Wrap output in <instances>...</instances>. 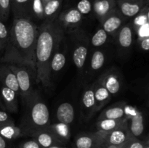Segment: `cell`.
I'll list each match as a JSON object with an SVG mask.
<instances>
[{"label":"cell","instance_id":"6da1fadb","mask_svg":"<svg viewBox=\"0 0 149 148\" xmlns=\"http://www.w3.org/2000/svg\"><path fill=\"white\" fill-rule=\"evenodd\" d=\"M39 26L28 15L14 17L1 63L19 64L36 73L35 48Z\"/></svg>","mask_w":149,"mask_h":148},{"label":"cell","instance_id":"7a4b0ae2","mask_svg":"<svg viewBox=\"0 0 149 148\" xmlns=\"http://www.w3.org/2000/svg\"><path fill=\"white\" fill-rule=\"evenodd\" d=\"M63 33V30L59 26L56 18L43 21L39 26L35 48L36 82L42 84L45 88H49L52 85L49 63L58 40Z\"/></svg>","mask_w":149,"mask_h":148},{"label":"cell","instance_id":"3957f363","mask_svg":"<svg viewBox=\"0 0 149 148\" xmlns=\"http://www.w3.org/2000/svg\"><path fill=\"white\" fill-rule=\"evenodd\" d=\"M24 104L26 111L20 126L25 131L26 136L33 131L46 129L50 124L48 107L37 90H33Z\"/></svg>","mask_w":149,"mask_h":148},{"label":"cell","instance_id":"277c9868","mask_svg":"<svg viewBox=\"0 0 149 148\" xmlns=\"http://www.w3.org/2000/svg\"><path fill=\"white\" fill-rule=\"evenodd\" d=\"M71 45V55L74 65L80 75L83 74L90 49L89 33L81 27L67 33Z\"/></svg>","mask_w":149,"mask_h":148},{"label":"cell","instance_id":"5b68a950","mask_svg":"<svg viewBox=\"0 0 149 148\" xmlns=\"http://www.w3.org/2000/svg\"><path fill=\"white\" fill-rule=\"evenodd\" d=\"M9 64V66L15 74L20 91V97L23 104L30 98L33 91V81H36V73L31 68L19 64Z\"/></svg>","mask_w":149,"mask_h":148},{"label":"cell","instance_id":"8992f818","mask_svg":"<svg viewBox=\"0 0 149 148\" xmlns=\"http://www.w3.org/2000/svg\"><path fill=\"white\" fill-rule=\"evenodd\" d=\"M68 51V38H67V35L64 32L58 40L57 46L51 58L50 63H49L51 80H52V76H55L57 74L59 73L65 67V63H66Z\"/></svg>","mask_w":149,"mask_h":148},{"label":"cell","instance_id":"52a82bcc","mask_svg":"<svg viewBox=\"0 0 149 148\" xmlns=\"http://www.w3.org/2000/svg\"><path fill=\"white\" fill-rule=\"evenodd\" d=\"M97 81L109 91L111 96L119 94L123 86L122 74L114 67L106 70L99 76Z\"/></svg>","mask_w":149,"mask_h":148},{"label":"cell","instance_id":"ba28073f","mask_svg":"<svg viewBox=\"0 0 149 148\" xmlns=\"http://www.w3.org/2000/svg\"><path fill=\"white\" fill-rule=\"evenodd\" d=\"M56 20L65 34L81 27L83 16L75 8L71 7L58 14Z\"/></svg>","mask_w":149,"mask_h":148},{"label":"cell","instance_id":"9c48e42d","mask_svg":"<svg viewBox=\"0 0 149 148\" xmlns=\"http://www.w3.org/2000/svg\"><path fill=\"white\" fill-rule=\"evenodd\" d=\"M134 30L131 23L125 24L114 36L119 55H125L130 52L134 42Z\"/></svg>","mask_w":149,"mask_h":148},{"label":"cell","instance_id":"30bf717a","mask_svg":"<svg viewBox=\"0 0 149 148\" xmlns=\"http://www.w3.org/2000/svg\"><path fill=\"white\" fill-rule=\"evenodd\" d=\"M106 62V54L105 50L100 49H95L89 53L86 61L84 72V75L90 78L94 76L99 71L102 69Z\"/></svg>","mask_w":149,"mask_h":148},{"label":"cell","instance_id":"8fae6325","mask_svg":"<svg viewBox=\"0 0 149 148\" xmlns=\"http://www.w3.org/2000/svg\"><path fill=\"white\" fill-rule=\"evenodd\" d=\"M103 143V132H81L75 136L73 147L102 148Z\"/></svg>","mask_w":149,"mask_h":148},{"label":"cell","instance_id":"7c38bea8","mask_svg":"<svg viewBox=\"0 0 149 148\" xmlns=\"http://www.w3.org/2000/svg\"><path fill=\"white\" fill-rule=\"evenodd\" d=\"M96 113L93 86L92 84L84 85L81 98V113L83 120L88 122Z\"/></svg>","mask_w":149,"mask_h":148},{"label":"cell","instance_id":"4fadbf2b","mask_svg":"<svg viewBox=\"0 0 149 148\" xmlns=\"http://www.w3.org/2000/svg\"><path fill=\"white\" fill-rule=\"evenodd\" d=\"M147 4L146 0H116L118 10L126 19L136 16Z\"/></svg>","mask_w":149,"mask_h":148},{"label":"cell","instance_id":"5bb4252c","mask_svg":"<svg viewBox=\"0 0 149 148\" xmlns=\"http://www.w3.org/2000/svg\"><path fill=\"white\" fill-rule=\"evenodd\" d=\"M125 21L126 18L121 15L116 7L107 17H105L100 24L101 27L104 29L109 36L114 37L119 29L125 24Z\"/></svg>","mask_w":149,"mask_h":148},{"label":"cell","instance_id":"9a60e30c","mask_svg":"<svg viewBox=\"0 0 149 148\" xmlns=\"http://www.w3.org/2000/svg\"><path fill=\"white\" fill-rule=\"evenodd\" d=\"M130 136L131 133L130 132L127 120L117 129L109 133H103V140L105 143L120 147Z\"/></svg>","mask_w":149,"mask_h":148},{"label":"cell","instance_id":"2e32d148","mask_svg":"<svg viewBox=\"0 0 149 148\" xmlns=\"http://www.w3.org/2000/svg\"><path fill=\"white\" fill-rule=\"evenodd\" d=\"M19 96L13 90L5 86H0V106L10 113L18 110Z\"/></svg>","mask_w":149,"mask_h":148},{"label":"cell","instance_id":"e0dca14e","mask_svg":"<svg viewBox=\"0 0 149 148\" xmlns=\"http://www.w3.org/2000/svg\"><path fill=\"white\" fill-rule=\"evenodd\" d=\"M127 124L131 135L138 139L142 136L145 130L143 113L136 109H132V115L127 113Z\"/></svg>","mask_w":149,"mask_h":148},{"label":"cell","instance_id":"ac0fdd59","mask_svg":"<svg viewBox=\"0 0 149 148\" xmlns=\"http://www.w3.org/2000/svg\"><path fill=\"white\" fill-rule=\"evenodd\" d=\"M0 84L13 90L19 97H20V91L17 78L15 74L10 68L8 63H2L0 65Z\"/></svg>","mask_w":149,"mask_h":148},{"label":"cell","instance_id":"d6986e66","mask_svg":"<svg viewBox=\"0 0 149 148\" xmlns=\"http://www.w3.org/2000/svg\"><path fill=\"white\" fill-rule=\"evenodd\" d=\"M116 8V0H94L93 3V13L100 23Z\"/></svg>","mask_w":149,"mask_h":148},{"label":"cell","instance_id":"ffe728a7","mask_svg":"<svg viewBox=\"0 0 149 148\" xmlns=\"http://www.w3.org/2000/svg\"><path fill=\"white\" fill-rule=\"evenodd\" d=\"M28 136L35 139L44 148H49L54 146H64L47 129L33 131L30 132Z\"/></svg>","mask_w":149,"mask_h":148},{"label":"cell","instance_id":"44dd1931","mask_svg":"<svg viewBox=\"0 0 149 148\" xmlns=\"http://www.w3.org/2000/svg\"><path fill=\"white\" fill-rule=\"evenodd\" d=\"M46 129L64 146H66L71 140V133L70 125L57 122L50 123Z\"/></svg>","mask_w":149,"mask_h":148},{"label":"cell","instance_id":"7402d4cb","mask_svg":"<svg viewBox=\"0 0 149 148\" xmlns=\"http://www.w3.org/2000/svg\"><path fill=\"white\" fill-rule=\"evenodd\" d=\"M127 106L125 102H116L103 110V112L99 115L97 120H100V119L118 120V119L125 118L127 117Z\"/></svg>","mask_w":149,"mask_h":148},{"label":"cell","instance_id":"603a6c76","mask_svg":"<svg viewBox=\"0 0 149 148\" xmlns=\"http://www.w3.org/2000/svg\"><path fill=\"white\" fill-rule=\"evenodd\" d=\"M93 94H94L96 112L103 109L106 104L110 102L112 96L107 89L96 80L93 83Z\"/></svg>","mask_w":149,"mask_h":148},{"label":"cell","instance_id":"cb8c5ba5","mask_svg":"<svg viewBox=\"0 0 149 148\" xmlns=\"http://www.w3.org/2000/svg\"><path fill=\"white\" fill-rule=\"evenodd\" d=\"M58 122L70 125L75 118V110L72 104L68 102L61 103L57 108L55 113Z\"/></svg>","mask_w":149,"mask_h":148},{"label":"cell","instance_id":"d4e9b609","mask_svg":"<svg viewBox=\"0 0 149 148\" xmlns=\"http://www.w3.org/2000/svg\"><path fill=\"white\" fill-rule=\"evenodd\" d=\"M0 136L12 142L26 136V133L21 126H17L14 122H10L0 125Z\"/></svg>","mask_w":149,"mask_h":148},{"label":"cell","instance_id":"484cf974","mask_svg":"<svg viewBox=\"0 0 149 148\" xmlns=\"http://www.w3.org/2000/svg\"><path fill=\"white\" fill-rule=\"evenodd\" d=\"M63 1V0H49L45 3L43 21L55 20L58 17Z\"/></svg>","mask_w":149,"mask_h":148},{"label":"cell","instance_id":"4316f807","mask_svg":"<svg viewBox=\"0 0 149 148\" xmlns=\"http://www.w3.org/2000/svg\"><path fill=\"white\" fill-rule=\"evenodd\" d=\"M127 120V117L125 118L118 119V120L100 119V120H97V123H95V128L97 129V131L109 133V132L119 128Z\"/></svg>","mask_w":149,"mask_h":148},{"label":"cell","instance_id":"83f0119b","mask_svg":"<svg viewBox=\"0 0 149 148\" xmlns=\"http://www.w3.org/2000/svg\"><path fill=\"white\" fill-rule=\"evenodd\" d=\"M109 36L108 33L104 30V29L102 27L97 29L94 34L90 38V48L93 49H99L102 46H104L108 42L109 39Z\"/></svg>","mask_w":149,"mask_h":148},{"label":"cell","instance_id":"f1b7e54d","mask_svg":"<svg viewBox=\"0 0 149 148\" xmlns=\"http://www.w3.org/2000/svg\"><path fill=\"white\" fill-rule=\"evenodd\" d=\"M44 2L42 0H31L29 9L28 16L33 21L42 20L44 17Z\"/></svg>","mask_w":149,"mask_h":148},{"label":"cell","instance_id":"f546056e","mask_svg":"<svg viewBox=\"0 0 149 148\" xmlns=\"http://www.w3.org/2000/svg\"><path fill=\"white\" fill-rule=\"evenodd\" d=\"M31 0H11V10L13 16L28 15Z\"/></svg>","mask_w":149,"mask_h":148},{"label":"cell","instance_id":"4dcf8cb0","mask_svg":"<svg viewBox=\"0 0 149 148\" xmlns=\"http://www.w3.org/2000/svg\"><path fill=\"white\" fill-rule=\"evenodd\" d=\"M148 4L144 7V8L134 17L132 23H131L133 28V30H135L143 25L149 22V12H148Z\"/></svg>","mask_w":149,"mask_h":148},{"label":"cell","instance_id":"1f68e13d","mask_svg":"<svg viewBox=\"0 0 149 148\" xmlns=\"http://www.w3.org/2000/svg\"><path fill=\"white\" fill-rule=\"evenodd\" d=\"M93 3L92 0H79L75 8L81 13L83 17L89 16L93 13Z\"/></svg>","mask_w":149,"mask_h":148},{"label":"cell","instance_id":"d6a6232c","mask_svg":"<svg viewBox=\"0 0 149 148\" xmlns=\"http://www.w3.org/2000/svg\"><path fill=\"white\" fill-rule=\"evenodd\" d=\"M146 140H142L141 139H138L136 137H134L131 135L126 142L122 144L119 148H144L146 144Z\"/></svg>","mask_w":149,"mask_h":148},{"label":"cell","instance_id":"836d02e7","mask_svg":"<svg viewBox=\"0 0 149 148\" xmlns=\"http://www.w3.org/2000/svg\"><path fill=\"white\" fill-rule=\"evenodd\" d=\"M11 12V0H0V20L7 21Z\"/></svg>","mask_w":149,"mask_h":148},{"label":"cell","instance_id":"e575fe53","mask_svg":"<svg viewBox=\"0 0 149 148\" xmlns=\"http://www.w3.org/2000/svg\"><path fill=\"white\" fill-rule=\"evenodd\" d=\"M9 39V30L4 22L0 20V52L4 50Z\"/></svg>","mask_w":149,"mask_h":148},{"label":"cell","instance_id":"d590c367","mask_svg":"<svg viewBox=\"0 0 149 148\" xmlns=\"http://www.w3.org/2000/svg\"><path fill=\"white\" fill-rule=\"evenodd\" d=\"M134 33L138 35V40L144 39V38L149 37V26L148 23L143 25L141 27L138 28L135 30H134Z\"/></svg>","mask_w":149,"mask_h":148},{"label":"cell","instance_id":"8d00e7d4","mask_svg":"<svg viewBox=\"0 0 149 148\" xmlns=\"http://www.w3.org/2000/svg\"><path fill=\"white\" fill-rule=\"evenodd\" d=\"M18 148H44L35 139L26 140L19 144Z\"/></svg>","mask_w":149,"mask_h":148},{"label":"cell","instance_id":"74e56055","mask_svg":"<svg viewBox=\"0 0 149 148\" xmlns=\"http://www.w3.org/2000/svg\"><path fill=\"white\" fill-rule=\"evenodd\" d=\"M14 122L10 115L5 111H0V125Z\"/></svg>","mask_w":149,"mask_h":148},{"label":"cell","instance_id":"f35d334b","mask_svg":"<svg viewBox=\"0 0 149 148\" xmlns=\"http://www.w3.org/2000/svg\"><path fill=\"white\" fill-rule=\"evenodd\" d=\"M138 41L139 46L143 51L148 52L149 50V37L144 38V39H140Z\"/></svg>","mask_w":149,"mask_h":148},{"label":"cell","instance_id":"ab89813d","mask_svg":"<svg viewBox=\"0 0 149 148\" xmlns=\"http://www.w3.org/2000/svg\"><path fill=\"white\" fill-rule=\"evenodd\" d=\"M0 148H11L10 141H7L1 136H0Z\"/></svg>","mask_w":149,"mask_h":148},{"label":"cell","instance_id":"60d3db41","mask_svg":"<svg viewBox=\"0 0 149 148\" xmlns=\"http://www.w3.org/2000/svg\"><path fill=\"white\" fill-rule=\"evenodd\" d=\"M102 148H119V147L115 146V145H109V144L107 143H103V147Z\"/></svg>","mask_w":149,"mask_h":148},{"label":"cell","instance_id":"b9f144b4","mask_svg":"<svg viewBox=\"0 0 149 148\" xmlns=\"http://www.w3.org/2000/svg\"><path fill=\"white\" fill-rule=\"evenodd\" d=\"M49 148H69L67 146H54V147H51Z\"/></svg>","mask_w":149,"mask_h":148},{"label":"cell","instance_id":"7bdbcfd3","mask_svg":"<svg viewBox=\"0 0 149 148\" xmlns=\"http://www.w3.org/2000/svg\"><path fill=\"white\" fill-rule=\"evenodd\" d=\"M42 1H43V2H44V4H45V2H47V1H49V0H42Z\"/></svg>","mask_w":149,"mask_h":148},{"label":"cell","instance_id":"ee69618b","mask_svg":"<svg viewBox=\"0 0 149 148\" xmlns=\"http://www.w3.org/2000/svg\"><path fill=\"white\" fill-rule=\"evenodd\" d=\"M146 1H148V0H146Z\"/></svg>","mask_w":149,"mask_h":148},{"label":"cell","instance_id":"f6af8a7d","mask_svg":"<svg viewBox=\"0 0 149 148\" xmlns=\"http://www.w3.org/2000/svg\"><path fill=\"white\" fill-rule=\"evenodd\" d=\"M71 148H74V147H71Z\"/></svg>","mask_w":149,"mask_h":148}]
</instances>
